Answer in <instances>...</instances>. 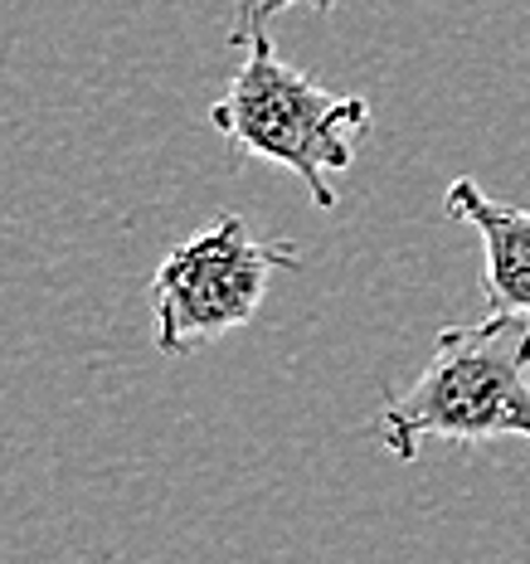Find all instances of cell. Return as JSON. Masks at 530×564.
<instances>
[{
  "label": "cell",
  "instance_id": "5b68a950",
  "mask_svg": "<svg viewBox=\"0 0 530 564\" xmlns=\"http://www.w3.org/2000/svg\"><path fill=\"white\" fill-rule=\"evenodd\" d=\"M288 6H307L316 15H336L340 0H239V30H234V40H244V34H253V30H268V20L282 15Z\"/></svg>",
  "mask_w": 530,
  "mask_h": 564
},
{
  "label": "cell",
  "instance_id": "3957f363",
  "mask_svg": "<svg viewBox=\"0 0 530 564\" xmlns=\"http://www.w3.org/2000/svg\"><path fill=\"white\" fill-rule=\"evenodd\" d=\"M302 268L292 243H258L239 215H219L215 225L191 234L161 258L151 278V322L161 356H195L219 336L249 326L268 297L273 273Z\"/></svg>",
  "mask_w": 530,
  "mask_h": 564
},
{
  "label": "cell",
  "instance_id": "6da1fadb",
  "mask_svg": "<svg viewBox=\"0 0 530 564\" xmlns=\"http://www.w3.org/2000/svg\"><path fill=\"white\" fill-rule=\"evenodd\" d=\"M375 438L399 463H414L429 438L530 448V316L487 312V322L443 326L419 380L385 399Z\"/></svg>",
  "mask_w": 530,
  "mask_h": 564
},
{
  "label": "cell",
  "instance_id": "7a4b0ae2",
  "mask_svg": "<svg viewBox=\"0 0 530 564\" xmlns=\"http://www.w3.org/2000/svg\"><path fill=\"white\" fill-rule=\"evenodd\" d=\"M239 68L209 108V127L229 141L234 161H273L307 185L312 205L332 215V175L356 166V141L370 132V102L360 93H332L292 68L268 30L244 34Z\"/></svg>",
  "mask_w": 530,
  "mask_h": 564
},
{
  "label": "cell",
  "instance_id": "277c9868",
  "mask_svg": "<svg viewBox=\"0 0 530 564\" xmlns=\"http://www.w3.org/2000/svg\"><path fill=\"white\" fill-rule=\"evenodd\" d=\"M443 209L457 225L482 234V297L487 312L530 316V209L491 199L473 175L443 191Z\"/></svg>",
  "mask_w": 530,
  "mask_h": 564
}]
</instances>
